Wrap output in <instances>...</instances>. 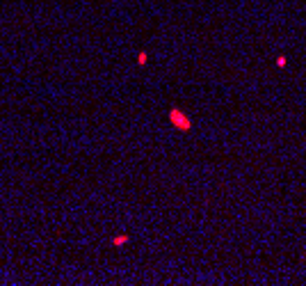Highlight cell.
<instances>
[{
    "instance_id": "cell-1",
    "label": "cell",
    "mask_w": 306,
    "mask_h": 286,
    "mask_svg": "<svg viewBox=\"0 0 306 286\" xmlns=\"http://www.w3.org/2000/svg\"><path fill=\"white\" fill-rule=\"evenodd\" d=\"M169 124L174 126L176 131H181V133H187V131H192V119L187 112H183L181 108H172L169 110Z\"/></svg>"
},
{
    "instance_id": "cell-2",
    "label": "cell",
    "mask_w": 306,
    "mask_h": 286,
    "mask_svg": "<svg viewBox=\"0 0 306 286\" xmlns=\"http://www.w3.org/2000/svg\"><path fill=\"white\" fill-rule=\"evenodd\" d=\"M110 243H112V247H123V245L130 243V236H128V234H117V236H112Z\"/></svg>"
},
{
    "instance_id": "cell-3",
    "label": "cell",
    "mask_w": 306,
    "mask_h": 286,
    "mask_svg": "<svg viewBox=\"0 0 306 286\" xmlns=\"http://www.w3.org/2000/svg\"><path fill=\"white\" fill-rule=\"evenodd\" d=\"M146 65H149V53L140 51L137 53V67H146Z\"/></svg>"
},
{
    "instance_id": "cell-4",
    "label": "cell",
    "mask_w": 306,
    "mask_h": 286,
    "mask_svg": "<svg viewBox=\"0 0 306 286\" xmlns=\"http://www.w3.org/2000/svg\"><path fill=\"white\" fill-rule=\"evenodd\" d=\"M274 65H277V69H286V65H288V60L283 55H279L277 57V62H274Z\"/></svg>"
}]
</instances>
